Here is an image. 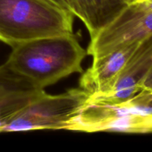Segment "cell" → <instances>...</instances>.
<instances>
[{"instance_id": "6da1fadb", "label": "cell", "mask_w": 152, "mask_h": 152, "mask_svg": "<svg viewBox=\"0 0 152 152\" xmlns=\"http://www.w3.org/2000/svg\"><path fill=\"white\" fill-rule=\"evenodd\" d=\"M87 54L73 34L18 45L5 63L34 87L44 90L71 74L83 73L82 62Z\"/></svg>"}, {"instance_id": "7a4b0ae2", "label": "cell", "mask_w": 152, "mask_h": 152, "mask_svg": "<svg viewBox=\"0 0 152 152\" xmlns=\"http://www.w3.org/2000/svg\"><path fill=\"white\" fill-rule=\"evenodd\" d=\"M74 14L50 0H0V41L10 47L73 34Z\"/></svg>"}, {"instance_id": "3957f363", "label": "cell", "mask_w": 152, "mask_h": 152, "mask_svg": "<svg viewBox=\"0 0 152 152\" xmlns=\"http://www.w3.org/2000/svg\"><path fill=\"white\" fill-rule=\"evenodd\" d=\"M89 97V94L80 88L58 95L43 92L4 126L1 132L69 130L71 123L88 102Z\"/></svg>"}, {"instance_id": "277c9868", "label": "cell", "mask_w": 152, "mask_h": 152, "mask_svg": "<svg viewBox=\"0 0 152 152\" xmlns=\"http://www.w3.org/2000/svg\"><path fill=\"white\" fill-rule=\"evenodd\" d=\"M152 35V12L129 4L112 22L91 39L87 53L93 59L125 46L139 42Z\"/></svg>"}, {"instance_id": "5b68a950", "label": "cell", "mask_w": 152, "mask_h": 152, "mask_svg": "<svg viewBox=\"0 0 152 152\" xmlns=\"http://www.w3.org/2000/svg\"><path fill=\"white\" fill-rule=\"evenodd\" d=\"M152 66V35L140 42L136 50L109 93L89 97V102L107 105L123 103L140 91L141 85Z\"/></svg>"}, {"instance_id": "8992f818", "label": "cell", "mask_w": 152, "mask_h": 152, "mask_svg": "<svg viewBox=\"0 0 152 152\" xmlns=\"http://www.w3.org/2000/svg\"><path fill=\"white\" fill-rule=\"evenodd\" d=\"M140 42L125 46L105 56L93 59L92 65L80 79V88L90 97L109 93L134 53Z\"/></svg>"}, {"instance_id": "52a82bcc", "label": "cell", "mask_w": 152, "mask_h": 152, "mask_svg": "<svg viewBox=\"0 0 152 152\" xmlns=\"http://www.w3.org/2000/svg\"><path fill=\"white\" fill-rule=\"evenodd\" d=\"M68 10L84 23L91 39L128 5L123 0H63Z\"/></svg>"}, {"instance_id": "ba28073f", "label": "cell", "mask_w": 152, "mask_h": 152, "mask_svg": "<svg viewBox=\"0 0 152 152\" xmlns=\"http://www.w3.org/2000/svg\"><path fill=\"white\" fill-rule=\"evenodd\" d=\"M42 89L16 92L0 99V132L30 102L43 93Z\"/></svg>"}, {"instance_id": "9c48e42d", "label": "cell", "mask_w": 152, "mask_h": 152, "mask_svg": "<svg viewBox=\"0 0 152 152\" xmlns=\"http://www.w3.org/2000/svg\"><path fill=\"white\" fill-rule=\"evenodd\" d=\"M35 88L28 80L12 71L6 63L0 65V99L11 94Z\"/></svg>"}, {"instance_id": "30bf717a", "label": "cell", "mask_w": 152, "mask_h": 152, "mask_svg": "<svg viewBox=\"0 0 152 152\" xmlns=\"http://www.w3.org/2000/svg\"><path fill=\"white\" fill-rule=\"evenodd\" d=\"M152 91V66L148 71L146 77L141 85L140 91Z\"/></svg>"}, {"instance_id": "8fae6325", "label": "cell", "mask_w": 152, "mask_h": 152, "mask_svg": "<svg viewBox=\"0 0 152 152\" xmlns=\"http://www.w3.org/2000/svg\"><path fill=\"white\" fill-rule=\"evenodd\" d=\"M50 1H52L53 2H54V3H56V4H57L58 5L61 6V7H62L63 8L66 9V10H68V9L67 8L66 5H65V2H64L63 0H50Z\"/></svg>"}, {"instance_id": "7c38bea8", "label": "cell", "mask_w": 152, "mask_h": 152, "mask_svg": "<svg viewBox=\"0 0 152 152\" xmlns=\"http://www.w3.org/2000/svg\"><path fill=\"white\" fill-rule=\"evenodd\" d=\"M123 1H124L126 3V4H131V3H133V2H134V1H137V0H123Z\"/></svg>"}]
</instances>
